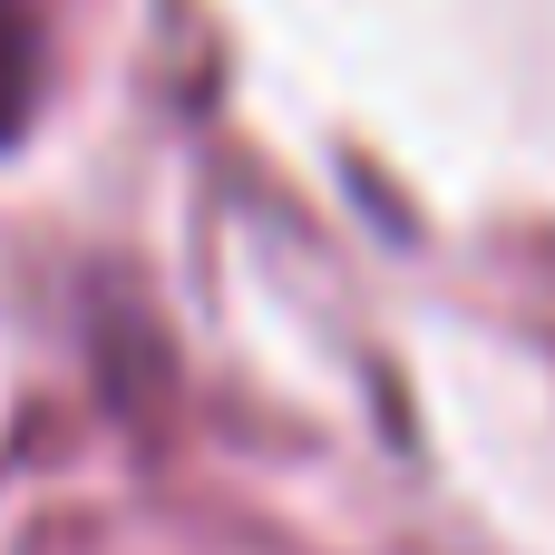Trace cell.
Masks as SVG:
<instances>
[{
  "label": "cell",
  "mask_w": 555,
  "mask_h": 555,
  "mask_svg": "<svg viewBox=\"0 0 555 555\" xmlns=\"http://www.w3.org/2000/svg\"><path fill=\"white\" fill-rule=\"evenodd\" d=\"M39 39H49V0H0V137H20L39 98Z\"/></svg>",
  "instance_id": "1"
}]
</instances>
